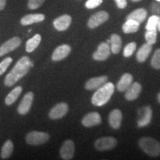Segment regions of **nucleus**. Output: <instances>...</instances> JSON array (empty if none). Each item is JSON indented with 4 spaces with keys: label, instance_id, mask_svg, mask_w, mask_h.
I'll return each instance as SVG.
<instances>
[{
    "label": "nucleus",
    "instance_id": "nucleus-1",
    "mask_svg": "<svg viewBox=\"0 0 160 160\" xmlns=\"http://www.w3.org/2000/svg\"><path fill=\"white\" fill-rule=\"evenodd\" d=\"M33 65L28 57H22L16 64L13 68L9 72V73L5 78V86L11 87L15 85L19 80L28 73L30 68Z\"/></svg>",
    "mask_w": 160,
    "mask_h": 160
},
{
    "label": "nucleus",
    "instance_id": "nucleus-2",
    "mask_svg": "<svg viewBox=\"0 0 160 160\" xmlns=\"http://www.w3.org/2000/svg\"><path fill=\"white\" fill-rule=\"evenodd\" d=\"M114 85L112 82H106L102 86L97 88V91L92 97V104L95 106L101 107L108 102L113 93H114Z\"/></svg>",
    "mask_w": 160,
    "mask_h": 160
},
{
    "label": "nucleus",
    "instance_id": "nucleus-3",
    "mask_svg": "<svg viewBox=\"0 0 160 160\" xmlns=\"http://www.w3.org/2000/svg\"><path fill=\"white\" fill-rule=\"evenodd\" d=\"M139 145L142 151L151 157L160 155V142L151 137H142L139 139Z\"/></svg>",
    "mask_w": 160,
    "mask_h": 160
},
{
    "label": "nucleus",
    "instance_id": "nucleus-4",
    "mask_svg": "<svg viewBox=\"0 0 160 160\" xmlns=\"http://www.w3.org/2000/svg\"><path fill=\"white\" fill-rule=\"evenodd\" d=\"M50 136L48 133L40 131H31L26 136V142L31 145H39L48 141Z\"/></svg>",
    "mask_w": 160,
    "mask_h": 160
},
{
    "label": "nucleus",
    "instance_id": "nucleus-5",
    "mask_svg": "<svg viewBox=\"0 0 160 160\" xmlns=\"http://www.w3.org/2000/svg\"><path fill=\"white\" fill-rule=\"evenodd\" d=\"M152 112L151 108L150 106H144L139 109L138 113L137 125L139 128L145 127L151 123L152 119Z\"/></svg>",
    "mask_w": 160,
    "mask_h": 160
},
{
    "label": "nucleus",
    "instance_id": "nucleus-6",
    "mask_svg": "<svg viewBox=\"0 0 160 160\" xmlns=\"http://www.w3.org/2000/svg\"><path fill=\"white\" fill-rule=\"evenodd\" d=\"M117 144V141L114 137H105L97 139V141L94 143V145L96 149L98 150V151H104L114 148Z\"/></svg>",
    "mask_w": 160,
    "mask_h": 160
},
{
    "label": "nucleus",
    "instance_id": "nucleus-7",
    "mask_svg": "<svg viewBox=\"0 0 160 160\" xmlns=\"http://www.w3.org/2000/svg\"><path fill=\"white\" fill-rule=\"evenodd\" d=\"M109 19V14L106 11H102L96 13L90 18L88 22V26L89 28L94 29L99 27L102 24L105 23Z\"/></svg>",
    "mask_w": 160,
    "mask_h": 160
},
{
    "label": "nucleus",
    "instance_id": "nucleus-8",
    "mask_svg": "<svg viewBox=\"0 0 160 160\" xmlns=\"http://www.w3.org/2000/svg\"><path fill=\"white\" fill-rule=\"evenodd\" d=\"M33 98H34V94L33 93V92L29 91L25 93L17 108L18 113L20 115H25L30 111L33 101Z\"/></svg>",
    "mask_w": 160,
    "mask_h": 160
},
{
    "label": "nucleus",
    "instance_id": "nucleus-9",
    "mask_svg": "<svg viewBox=\"0 0 160 160\" xmlns=\"http://www.w3.org/2000/svg\"><path fill=\"white\" fill-rule=\"evenodd\" d=\"M22 43V40L18 37H15L11 38L9 40H8L6 42L3 44L0 47V57L7 54L10 52L14 51L18 47H19Z\"/></svg>",
    "mask_w": 160,
    "mask_h": 160
},
{
    "label": "nucleus",
    "instance_id": "nucleus-10",
    "mask_svg": "<svg viewBox=\"0 0 160 160\" xmlns=\"http://www.w3.org/2000/svg\"><path fill=\"white\" fill-rule=\"evenodd\" d=\"M75 152V145L72 140H66L60 148V156L62 159L70 160L73 159Z\"/></svg>",
    "mask_w": 160,
    "mask_h": 160
},
{
    "label": "nucleus",
    "instance_id": "nucleus-11",
    "mask_svg": "<svg viewBox=\"0 0 160 160\" xmlns=\"http://www.w3.org/2000/svg\"><path fill=\"white\" fill-rule=\"evenodd\" d=\"M68 111V105L65 102H60L56 105L51 110L49 117L51 119H59L65 117Z\"/></svg>",
    "mask_w": 160,
    "mask_h": 160
},
{
    "label": "nucleus",
    "instance_id": "nucleus-12",
    "mask_svg": "<svg viewBox=\"0 0 160 160\" xmlns=\"http://www.w3.org/2000/svg\"><path fill=\"white\" fill-rule=\"evenodd\" d=\"M111 55V48L108 43L102 42L93 54V59L97 61H105Z\"/></svg>",
    "mask_w": 160,
    "mask_h": 160
},
{
    "label": "nucleus",
    "instance_id": "nucleus-13",
    "mask_svg": "<svg viewBox=\"0 0 160 160\" xmlns=\"http://www.w3.org/2000/svg\"><path fill=\"white\" fill-rule=\"evenodd\" d=\"M72 22V18L70 15L64 14L57 18L53 21V26L57 31H66L71 25Z\"/></svg>",
    "mask_w": 160,
    "mask_h": 160
},
{
    "label": "nucleus",
    "instance_id": "nucleus-14",
    "mask_svg": "<svg viewBox=\"0 0 160 160\" xmlns=\"http://www.w3.org/2000/svg\"><path fill=\"white\" fill-rule=\"evenodd\" d=\"M71 51V46L68 45H62L57 47L54 50L53 54H52V60L54 62L61 61L65 59L70 54Z\"/></svg>",
    "mask_w": 160,
    "mask_h": 160
},
{
    "label": "nucleus",
    "instance_id": "nucleus-15",
    "mask_svg": "<svg viewBox=\"0 0 160 160\" xmlns=\"http://www.w3.org/2000/svg\"><path fill=\"white\" fill-rule=\"evenodd\" d=\"M101 122V116L97 112H91V113H88L82 120V125L87 128L93 127V126L99 125Z\"/></svg>",
    "mask_w": 160,
    "mask_h": 160
},
{
    "label": "nucleus",
    "instance_id": "nucleus-16",
    "mask_svg": "<svg viewBox=\"0 0 160 160\" xmlns=\"http://www.w3.org/2000/svg\"><path fill=\"white\" fill-rule=\"evenodd\" d=\"M108 82L107 76H101V77H93L88 80L85 83V88L88 91H92L99 88Z\"/></svg>",
    "mask_w": 160,
    "mask_h": 160
},
{
    "label": "nucleus",
    "instance_id": "nucleus-17",
    "mask_svg": "<svg viewBox=\"0 0 160 160\" xmlns=\"http://www.w3.org/2000/svg\"><path fill=\"white\" fill-rule=\"evenodd\" d=\"M125 99L128 101H133L137 99L142 91V85L139 82H133L130 85V87L126 90Z\"/></svg>",
    "mask_w": 160,
    "mask_h": 160
},
{
    "label": "nucleus",
    "instance_id": "nucleus-18",
    "mask_svg": "<svg viewBox=\"0 0 160 160\" xmlns=\"http://www.w3.org/2000/svg\"><path fill=\"white\" fill-rule=\"evenodd\" d=\"M122 120V113L120 110L114 109L111 112L109 115V124L113 129L119 128Z\"/></svg>",
    "mask_w": 160,
    "mask_h": 160
},
{
    "label": "nucleus",
    "instance_id": "nucleus-19",
    "mask_svg": "<svg viewBox=\"0 0 160 160\" xmlns=\"http://www.w3.org/2000/svg\"><path fill=\"white\" fill-rule=\"evenodd\" d=\"M45 16L42 13H32L28 14L21 19L20 22L22 25H30L33 23L41 22L45 20Z\"/></svg>",
    "mask_w": 160,
    "mask_h": 160
},
{
    "label": "nucleus",
    "instance_id": "nucleus-20",
    "mask_svg": "<svg viewBox=\"0 0 160 160\" xmlns=\"http://www.w3.org/2000/svg\"><path fill=\"white\" fill-rule=\"evenodd\" d=\"M133 82V76L128 73H125L122 76L117 85V88L119 92L125 91Z\"/></svg>",
    "mask_w": 160,
    "mask_h": 160
},
{
    "label": "nucleus",
    "instance_id": "nucleus-21",
    "mask_svg": "<svg viewBox=\"0 0 160 160\" xmlns=\"http://www.w3.org/2000/svg\"><path fill=\"white\" fill-rule=\"evenodd\" d=\"M152 51V45L148 43H145L140 47L137 53V59L139 62H144L149 57Z\"/></svg>",
    "mask_w": 160,
    "mask_h": 160
},
{
    "label": "nucleus",
    "instance_id": "nucleus-22",
    "mask_svg": "<svg viewBox=\"0 0 160 160\" xmlns=\"http://www.w3.org/2000/svg\"><path fill=\"white\" fill-rule=\"evenodd\" d=\"M148 12L145 8H138L135 11H132L130 14L128 16L126 19H133L137 21L139 24L142 23L147 17Z\"/></svg>",
    "mask_w": 160,
    "mask_h": 160
},
{
    "label": "nucleus",
    "instance_id": "nucleus-23",
    "mask_svg": "<svg viewBox=\"0 0 160 160\" xmlns=\"http://www.w3.org/2000/svg\"><path fill=\"white\" fill-rule=\"evenodd\" d=\"M140 24L133 19H127L122 25V31L125 33H136L139 29Z\"/></svg>",
    "mask_w": 160,
    "mask_h": 160
},
{
    "label": "nucleus",
    "instance_id": "nucleus-24",
    "mask_svg": "<svg viewBox=\"0 0 160 160\" xmlns=\"http://www.w3.org/2000/svg\"><path fill=\"white\" fill-rule=\"evenodd\" d=\"M111 51L114 54L119 53L122 47V39L118 34H112L110 38Z\"/></svg>",
    "mask_w": 160,
    "mask_h": 160
},
{
    "label": "nucleus",
    "instance_id": "nucleus-25",
    "mask_svg": "<svg viewBox=\"0 0 160 160\" xmlns=\"http://www.w3.org/2000/svg\"><path fill=\"white\" fill-rule=\"evenodd\" d=\"M41 40L42 37L40 34H36L33 37L31 38V39H29L27 41V42H26V51L28 53L33 52L39 45L40 42H41Z\"/></svg>",
    "mask_w": 160,
    "mask_h": 160
},
{
    "label": "nucleus",
    "instance_id": "nucleus-26",
    "mask_svg": "<svg viewBox=\"0 0 160 160\" xmlns=\"http://www.w3.org/2000/svg\"><path fill=\"white\" fill-rule=\"evenodd\" d=\"M22 91V88L21 86H17L16 87L13 91L10 92L8 95L5 98V104L7 105H11L12 104H13L17 101L18 98L21 94Z\"/></svg>",
    "mask_w": 160,
    "mask_h": 160
},
{
    "label": "nucleus",
    "instance_id": "nucleus-27",
    "mask_svg": "<svg viewBox=\"0 0 160 160\" xmlns=\"http://www.w3.org/2000/svg\"><path fill=\"white\" fill-rule=\"evenodd\" d=\"M13 151V143L11 140L6 141L2 148L1 157L2 159H7L11 157Z\"/></svg>",
    "mask_w": 160,
    "mask_h": 160
},
{
    "label": "nucleus",
    "instance_id": "nucleus-28",
    "mask_svg": "<svg viewBox=\"0 0 160 160\" xmlns=\"http://www.w3.org/2000/svg\"><path fill=\"white\" fill-rule=\"evenodd\" d=\"M160 17L158 15H153L148 20L147 25L145 28L147 31H153V30H157L158 24H159Z\"/></svg>",
    "mask_w": 160,
    "mask_h": 160
},
{
    "label": "nucleus",
    "instance_id": "nucleus-29",
    "mask_svg": "<svg viewBox=\"0 0 160 160\" xmlns=\"http://www.w3.org/2000/svg\"><path fill=\"white\" fill-rule=\"evenodd\" d=\"M145 38L146 42L153 45V44L157 42V30H153V31H147L145 34Z\"/></svg>",
    "mask_w": 160,
    "mask_h": 160
},
{
    "label": "nucleus",
    "instance_id": "nucleus-30",
    "mask_svg": "<svg viewBox=\"0 0 160 160\" xmlns=\"http://www.w3.org/2000/svg\"><path fill=\"white\" fill-rule=\"evenodd\" d=\"M137 48V44L136 42H130L125 46L123 51V55L125 57H130L132 56Z\"/></svg>",
    "mask_w": 160,
    "mask_h": 160
},
{
    "label": "nucleus",
    "instance_id": "nucleus-31",
    "mask_svg": "<svg viewBox=\"0 0 160 160\" xmlns=\"http://www.w3.org/2000/svg\"><path fill=\"white\" fill-rule=\"evenodd\" d=\"M151 64L152 67L154 69H160V48L157 49L155 51L154 54H153L151 59Z\"/></svg>",
    "mask_w": 160,
    "mask_h": 160
},
{
    "label": "nucleus",
    "instance_id": "nucleus-32",
    "mask_svg": "<svg viewBox=\"0 0 160 160\" xmlns=\"http://www.w3.org/2000/svg\"><path fill=\"white\" fill-rule=\"evenodd\" d=\"M13 62V59L11 57H7L4 59L2 61L0 62V76L2 75L8 69V68L11 65V64Z\"/></svg>",
    "mask_w": 160,
    "mask_h": 160
},
{
    "label": "nucleus",
    "instance_id": "nucleus-33",
    "mask_svg": "<svg viewBox=\"0 0 160 160\" xmlns=\"http://www.w3.org/2000/svg\"><path fill=\"white\" fill-rule=\"evenodd\" d=\"M45 0H28V6L31 10H35L39 8L43 5Z\"/></svg>",
    "mask_w": 160,
    "mask_h": 160
},
{
    "label": "nucleus",
    "instance_id": "nucleus-34",
    "mask_svg": "<svg viewBox=\"0 0 160 160\" xmlns=\"http://www.w3.org/2000/svg\"><path fill=\"white\" fill-rule=\"evenodd\" d=\"M103 0H88L85 2V8L88 9H93L102 3Z\"/></svg>",
    "mask_w": 160,
    "mask_h": 160
},
{
    "label": "nucleus",
    "instance_id": "nucleus-35",
    "mask_svg": "<svg viewBox=\"0 0 160 160\" xmlns=\"http://www.w3.org/2000/svg\"><path fill=\"white\" fill-rule=\"evenodd\" d=\"M151 11L155 15L160 14V2H154L151 4Z\"/></svg>",
    "mask_w": 160,
    "mask_h": 160
},
{
    "label": "nucleus",
    "instance_id": "nucleus-36",
    "mask_svg": "<svg viewBox=\"0 0 160 160\" xmlns=\"http://www.w3.org/2000/svg\"><path fill=\"white\" fill-rule=\"evenodd\" d=\"M115 2L117 7L120 9H124L128 5L127 0H115Z\"/></svg>",
    "mask_w": 160,
    "mask_h": 160
},
{
    "label": "nucleus",
    "instance_id": "nucleus-37",
    "mask_svg": "<svg viewBox=\"0 0 160 160\" xmlns=\"http://www.w3.org/2000/svg\"><path fill=\"white\" fill-rule=\"evenodd\" d=\"M6 2H7V0H0V11H2L5 8Z\"/></svg>",
    "mask_w": 160,
    "mask_h": 160
},
{
    "label": "nucleus",
    "instance_id": "nucleus-38",
    "mask_svg": "<svg viewBox=\"0 0 160 160\" xmlns=\"http://www.w3.org/2000/svg\"><path fill=\"white\" fill-rule=\"evenodd\" d=\"M157 29H158V31H159L160 32V19H159V24H158Z\"/></svg>",
    "mask_w": 160,
    "mask_h": 160
},
{
    "label": "nucleus",
    "instance_id": "nucleus-39",
    "mask_svg": "<svg viewBox=\"0 0 160 160\" xmlns=\"http://www.w3.org/2000/svg\"><path fill=\"white\" fill-rule=\"evenodd\" d=\"M157 100H158V102H159L160 103V92H159V93L157 96Z\"/></svg>",
    "mask_w": 160,
    "mask_h": 160
},
{
    "label": "nucleus",
    "instance_id": "nucleus-40",
    "mask_svg": "<svg viewBox=\"0 0 160 160\" xmlns=\"http://www.w3.org/2000/svg\"><path fill=\"white\" fill-rule=\"evenodd\" d=\"M132 2H140L141 0H131Z\"/></svg>",
    "mask_w": 160,
    "mask_h": 160
},
{
    "label": "nucleus",
    "instance_id": "nucleus-41",
    "mask_svg": "<svg viewBox=\"0 0 160 160\" xmlns=\"http://www.w3.org/2000/svg\"><path fill=\"white\" fill-rule=\"evenodd\" d=\"M157 2H160V0H157Z\"/></svg>",
    "mask_w": 160,
    "mask_h": 160
}]
</instances>
